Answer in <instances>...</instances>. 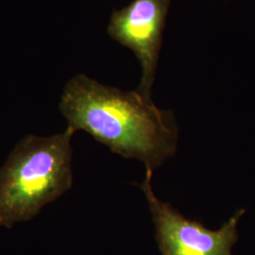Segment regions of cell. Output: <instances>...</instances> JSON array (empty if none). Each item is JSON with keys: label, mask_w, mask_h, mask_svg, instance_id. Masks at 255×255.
Segmentation results:
<instances>
[{"label": "cell", "mask_w": 255, "mask_h": 255, "mask_svg": "<svg viewBox=\"0 0 255 255\" xmlns=\"http://www.w3.org/2000/svg\"><path fill=\"white\" fill-rule=\"evenodd\" d=\"M169 4L170 0H133L113 13L108 27L110 36L131 49L139 60L143 73L137 91L150 100Z\"/></svg>", "instance_id": "obj_4"}, {"label": "cell", "mask_w": 255, "mask_h": 255, "mask_svg": "<svg viewBox=\"0 0 255 255\" xmlns=\"http://www.w3.org/2000/svg\"><path fill=\"white\" fill-rule=\"evenodd\" d=\"M152 172L146 168V178L139 187L146 195L162 255H232L238 239L237 222L245 211L239 210L218 231L209 230L199 221L184 218L155 196L150 183Z\"/></svg>", "instance_id": "obj_3"}, {"label": "cell", "mask_w": 255, "mask_h": 255, "mask_svg": "<svg viewBox=\"0 0 255 255\" xmlns=\"http://www.w3.org/2000/svg\"><path fill=\"white\" fill-rule=\"evenodd\" d=\"M60 110L69 128L90 133L113 152L140 160L152 171L176 153L173 114L137 90L122 91L78 75L66 84Z\"/></svg>", "instance_id": "obj_1"}, {"label": "cell", "mask_w": 255, "mask_h": 255, "mask_svg": "<svg viewBox=\"0 0 255 255\" xmlns=\"http://www.w3.org/2000/svg\"><path fill=\"white\" fill-rule=\"evenodd\" d=\"M71 128L50 137L22 139L0 169V226L35 217L72 185Z\"/></svg>", "instance_id": "obj_2"}]
</instances>
